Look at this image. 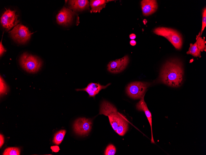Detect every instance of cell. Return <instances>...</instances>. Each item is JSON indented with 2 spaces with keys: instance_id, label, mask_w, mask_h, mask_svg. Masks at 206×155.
<instances>
[{
  "instance_id": "obj_21",
  "label": "cell",
  "mask_w": 206,
  "mask_h": 155,
  "mask_svg": "<svg viewBox=\"0 0 206 155\" xmlns=\"http://www.w3.org/2000/svg\"><path fill=\"white\" fill-rule=\"evenodd\" d=\"M116 152L115 147L112 144H109L106 148L104 153L105 155H114Z\"/></svg>"
},
{
  "instance_id": "obj_23",
  "label": "cell",
  "mask_w": 206,
  "mask_h": 155,
  "mask_svg": "<svg viewBox=\"0 0 206 155\" xmlns=\"http://www.w3.org/2000/svg\"><path fill=\"white\" fill-rule=\"evenodd\" d=\"M6 86L2 79L0 80V93L3 94L6 92Z\"/></svg>"
},
{
  "instance_id": "obj_14",
  "label": "cell",
  "mask_w": 206,
  "mask_h": 155,
  "mask_svg": "<svg viewBox=\"0 0 206 155\" xmlns=\"http://www.w3.org/2000/svg\"><path fill=\"white\" fill-rule=\"evenodd\" d=\"M71 9L75 11H81L89 7V2L86 0H73L69 1Z\"/></svg>"
},
{
  "instance_id": "obj_1",
  "label": "cell",
  "mask_w": 206,
  "mask_h": 155,
  "mask_svg": "<svg viewBox=\"0 0 206 155\" xmlns=\"http://www.w3.org/2000/svg\"><path fill=\"white\" fill-rule=\"evenodd\" d=\"M183 71L182 63L177 59L167 61L163 67L159 77L163 83L173 87L182 84Z\"/></svg>"
},
{
  "instance_id": "obj_17",
  "label": "cell",
  "mask_w": 206,
  "mask_h": 155,
  "mask_svg": "<svg viewBox=\"0 0 206 155\" xmlns=\"http://www.w3.org/2000/svg\"><path fill=\"white\" fill-rule=\"evenodd\" d=\"M66 133L65 130H60L56 133L53 140V143L56 145L60 144L63 140Z\"/></svg>"
},
{
  "instance_id": "obj_26",
  "label": "cell",
  "mask_w": 206,
  "mask_h": 155,
  "mask_svg": "<svg viewBox=\"0 0 206 155\" xmlns=\"http://www.w3.org/2000/svg\"><path fill=\"white\" fill-rule=\"evenodd\" d=\"M2 40H1V42H0V55L1 56L2 55V54L4 53V52L5 51V49L4 48L2 44Z\"/></svg>"
},
{
  "instance_id": "obj_2",
  "label": "cell",
  "mask_w": 206,
  "mask_h": 155,
  "mask_svg": "<svg viewBox=\"0 0 206 155\" xmlns=\"http://www.w3.org/2000/svg\"><path fill=\"white\" fill-rule=\"evenodd\" d=\"M99 114L108 117L110 125L115 131L119 122L125 118L117 112V108L113 104L105 100L102 101L101 104Z\"/></svg>"
},
{
  "instance_id": "obj_24",
  "label": "cell",
  "mask_w": 206,
  "mask_h": 155,
  "mask_svg": "<svg viewBox=\"0 0 206 155\" xmlns=\"http://www.w3.org/2000/svg\"><path fill=\"white\" fill-rule=\"evenodd\" d=\"M51 149L52 152H58L60 150L59 147L57 145L52 146L51 147Z\"/></svg>"
},
{
  "instance_id": "obj_28",
  "label": "cell",
  "mask_w": 206,
  "mask_h": 155,
  "mask_svg": "<svg viewBox=\"0 0 206 155\" xmlns=\"http://www.w3.org/2000/svg\"><path fill=\"white\" fill-rule=\"evenodd\" d=\"M136 41L134 40H132L130 41V44L132 46H134L136 45Z\"/></svg>"
},
{
  "instance_id": "obj_6",
  "label": "cell",
  "mask_w": 206,
  "mask_h": 155,
  "mask_svg": "<svg viewBox=\"0 0 206 155\" xmlns=\"http://www.w3.org/2000/svg\"><path fill=\"white\" fill-rule=\"evenodd\" d=\"M11 37L15 41L21 44H24L30 38L31 33L28 28L19 24L9 32Z\"/></svg>"
},
{
  "instance_id": "obj_11",
  "label": "cell",
  "mask_w": 206,
  "mask_h": 155,
  "mask_svg": "<svg viewBox=\"0 0 206 155\" xmlns=\"http://www.w3.org/2000/svg\"><path fill=\"white\" fill-rule=\"evenodd\" d=\"M142 14L145 16H149L154 13L158 8L156 0H143L141 2Z\"/></svg>"
},
{
  "instance_id": "obj_10",
  "label": "cell",
  "mask_w": 206,
  "mask_h": 155,
  "mask_svg": "<svg viewBox=\"0 0 206 155\" xmlns=\"http://www.w3.org/2000/svg\"><path fill=\"white\" fill-rule=\"evenodd\" d=\"M74 14L71 9L64 7L56 16V22L59 24L67 25L71 22Z\"/></svg>"
},
{
  "instance_id": "obj_8",
  "label": "cell",
  "mask_w": 206,
  "mask_h": 155,
  "mask_svg": "<svg viewBox=\"0 0 206 155\" xmlns=\"http://www.w3.org/2000/svg\"><path fill=\"white\" fill-rule=\"evenodd\" d=\"M92 126L91 119L85 118H79L76 120L73 124L74 130L77 134L83 136L88 135Z\"/></svg>"
},
{
  "instance_id": "obj_27",
  "label": "cell",
  "mask_w": 206,
  "mask_h": 155,
  "mask_svg": "<svg viewBox=\"0 0 206 155\" xmlns=\"http://www.w3.org/2000/svg\"><path fill=\"white\" fill-rule=\"evenodd\" d=\"M129 37L130 39L132 40H134L136 38V36L135 34L132 33L130 35Z\"/></svg>"
},
{
  "instance_id": "obj_25",
  "label": "cell",
  "mask_w": 206,
  "mask_h": 155,
  "mask_svg": "<svg viewBox=\"0 0 206 155\" xmlns=\"http://www.w3.org/2000/svg\"><path fill=\"white\" fill-rule=\"evenodd\" d=\"M4 142V137L2 135L0 134V147H1L3 145Z\"/></svg>"
},
{
  "instance_id": "obj_19",
  "label": "cell",
  "mask_w": 206,
  "mask_h": 155,
  "mask_svg": "<svg viewBox=\"0 0 206 155\" xmlns=\"http://www.w3.org/2000/svg\"><path fill=\"white\" fill-rule=\"evenodd\" d=\"M20 151L18 147H8L6 148L3 153V155H19Z\"/></svg>"
},
{
  "instance_id": "obj_7",
  "label": "cell",
  "mask_w": 206,
  "mask_h": 155,
  "mask_svg": "<svg viewBox=\"0 0 206 155\" xmlns=\"http://www.w3.org/2000/svg\"><path fill=\"white\" fill-rule=\"evenodd\" d=\"M18 16L15 10L6 9L0 18L2 26L7 31L10 30L19 22Z\"/></svg>"
},
{
  "instance_id": "obj_18",
  "label": "cell",
  "mask_w": 206,
  "mask_h": 155,
  "mask_svg": "<svg viewBox=\"0 0 206 155\" xmlns=\"http://www.w3.org/2000/svg\"><path fill=\"white\" fill-rule=\"evenodd\" d=\"M187 54H190L195 57H201L200 51L198 48L196 42L193 44H190V46Z\"/></svg>"
},
{
  "instance_id": "obj_20",
  "label": "cell",
  "mask_w": 206,
  "mask_h": 155,
  "mask_svg": "<svg viewBox=\"0 0 206 155\" xmlns=\"http://www.w3.org/2000/svg\"><path fill=\"white\" fill-rule=\"evenodd\" d=\"M200 32L198 35L196 36V43L199 50L200 51H203L206 48L205 41L204 38H203L200 36Z\"/></svg>"
},
{
  "instance_id": "obj_15",
  "label": "cell",
  "mask_w": 206,
  "mask_h": 155,
  "mask_svg": "<svg viewBox=\"0 0 206 155\" xmlns=\"http://www.w3.org/2000/svg\"><path fill=\"white\" fill-rule=\"evenodd\" d=\"M109 1V0H90L89 2L91 8V9L90 11V12H100L103 8L105 7L106 3Z\"/></svg>"
},
{
  "instance_id": "obj_5",
  "label": "cell",
  "mask_w": 206,
  "mask_h": 155,
  "mask_svg": "<svg viewBox=\"0 0 206 155\" xmlns=\"http://www.w3.org/2000/svg\"><path fill=\"white\" fill-rule=\"evenodd\" d=\"M150 84L139 81L132 82L128 85L126 88L128 95L133 99L141 98L145 94Z\"/></svg>"
},
{
  "instance_id": "obj_4",
  "label": "cell",
  "mask_w": 206,
  "mask_h": 155,
  "mask_svg": "<svg viewBox=\"0 0 206 155\" xmlns=\"http://www.w3.org/2000/svg\"><path fill=\"white\" fill-rule=\"evenodd\" d=\"M153 31L155 34L167 38L176 49H181L183 39L181 34L177 31L170 28L159 27L154 28Z\"/></svg>"
},
{
  "instance_id": "obj_22",
  "label": "cell",
  "mask_w": 206,
  "mask_h": 155,
  "mask_svg": "<svg viewBox=\"0 0 206 155\" xmlns=\"http://www.w3.org/2000/svg\"><path fill=\"white\" fill-rule=\"evenodd\" d=\"M202 26L201 32L200 33V37L201 36L203 31L206 26V8L205 7L203 9L202 11Z\"/></svg>"
},
{
  "instance_id": "obj_16",
  "label": "cell",
  "mask_w": 206,
  "mask_h": 155,
  "mask_svg": "<svg viewBox=\"0 0 206 155\" xmlns=\"http://www.w3.org/2000/svg\"><path fill=\"white\" fill-rule=\"evenodd\" d=\"M128 129V122L126 118L122 119L119 123L116 132L119 135L124 136Z\"/></svg>"
},
{
  "instance_id": "obj_9",
  "label": "cell",
  "mask_w": 206,
  "mask_h": 155,
  "mask_svg": "<svg viewBox=\"0 0 206 155\" xmlns=\"http://www.w3.org/2000/svg\"><path fill=\"white\" fill-rule=\"evenodd\" d=\"M129 61V58L127 55L121 58L111 61L107 65V70L113 73H120L126 68Z\"/></svg>"
},
{
  "instance_id": "obj_3",
  "label": "cell",
  "mask_w": 206,
  "mask_h": 155,
  "mask_svg": "<svg viewBox=\"0 0 206 155\" xmlns=\"http://www.w3.org/2000/svg\"><path fill=\"white\" fill-rule=\"evenodd\" d=\"M19 62L21 67L24 71L32 74L38 72L41 68L43 64L39 57L27 53H24L21 55Z\"/></svg>"
},
{
  "instance_id": "obj_12",
  "label": "cell",
  "mask_w": 206,
  "mask_h": 155,
  "mask_svg": "<svg viewBox=\"0 0 206 155\" xmlns=\"http://www.w3.org/2000/svg\"><path fill=\"white\" fill-rule=\"evenodd\" d=\"M110 84H111L109 83L104 86L101 85L99 83H91L86 87L82 89H76V91H85L89 94V97H94L102 89L106 88Z\"/></svg>"
},
{
  "instance_id": "obj_13",
  "label": "cell",
  "mask_w": 206,
  "mask_h": 155,
  "mask_svg": "<svg viewBox=\"0 0 206 155\" xmlns=\"http://www.w3.org/2000/svg\"><path fill=\"white\" fill-rule=\"evenodd\" d=\"M144 95L145 94L140 98V101L136 104V108L137 110L139 111H144L145 113L151 127V143H155L153 136L151 114L148 109L146 104L144 101Z\"/></svg>"
}]
</instances>
